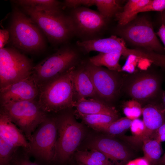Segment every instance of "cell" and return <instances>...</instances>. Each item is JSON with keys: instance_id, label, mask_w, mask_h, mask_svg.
<instances>
[{"instance_id": "cell-1", "label": "cell", "mask_w": 165, "mask_h": 165, "mask_svg": "<svg viewBox=\"0 0 165 165\" xmlns=\"http://www.w3.org/2000/svg\"><path fill=\"white\" fill-rule=\"evenodd\" d=\"M161 73L149 70L123 75L121 92L142 105L163 101L164 93ZM144 105V106H145Z\"/></svg>"}, {"instance_id": "cell-2", "label": "cell", "mask_w": 165, "mask_h": 165, "mask_svg": "<svg viewBox=\"0 0 165 165\" xmlns=\"http://www.w3.org/2000/svg\"><path fill=\"white\" fill-rule=\"evenodd\" d=\"M74 66L39 88L38 103L45 112H57L72 107Z\"/></svg>"}, {"instance_id": "cell-3", "label": "cell", "mask_w": 165, "mask_h": 165, "mask_svg": "<svg viewBox=\"0 0 165 165\" xmlns=\"http://www.w3.org/2000/svg\"><path fill=\"white\" fill-rule=\"evenodd\" d=\"M23 7L31 18L43 31L48 39L53 42H65L75 32L70 17L61 13L59 9H49Z\"/></svg>"}, {"instance_id": "cell-4", "label": "cell", "mask_w": 165, "mask_h": 165, "mask_svg": "<svg viewBox=\"0 0 165 165\" xmlns=\"http://www.w3.org/2000/svg\"><path fill=\"white\" fill-rule=\"evenodd\" d=\"M57 137L53 161L65 164L70 161L84 137L85 129L70 113L57 117Z\"/></svg>"}, {"instance_id": "cell-5", "label": "cell", "mask_w": 165, "mask_h": 165, "mask_svg": "<svg viewBox=\"0 0 165 165\" xmlns=\"http://www.w3.org/2000/svg\"><path fill=\"white\" fill-rule=\"evenodd\" d=\"M0 112L6 114L21 130L28 141L36 129L48 116L47 113L35 100L1 104Z\"/></svg>"}, {"instance_id": "cell-6", "label": "cell", "mask_w": 165, "mask_h": 165, "mask_svg": "<svg viewBox=\"0 0 165 165\" xmlns=\"http://www.w3.org/2000/svg\"><path fill=\"white\" fill-rule=\"evenodd\" d=\"M35 23L18 9L13 14L10 32L12 41L23 50L35 52L44 46L43 36Z\"/></svg>"}, {"instance_id": "cell-7", "label": "cell", "mask_w": 165, "mask_h": 165, "mask_svg": "<svg viewBox=\"0 0 165 165\" xmlns=\"http://www.w3.org/2000/svg\"><path fill=\"white\" fill-rule=\"evenodd\" d=\"M57 137V117L48 116L32 134L26 152L48 164L53 161Z\"/></svg>"}, {"instance_id": "cell-8", "label": "cell", "mask_w": 165, "mask_h": 165, "mask_svg": "<svg viewBox=\"0 0 165 165\" xmlns=\"http://www.w3.org/2000/svg\"><path fill=\"white\" fill-rule=\"evenodd\" d=\"M77 57L76 51L72 48L66 46L34 66L31 76L39 89L74 66Z\"/></svg>"}, {"instance_id": "cell-9", "label": "cell", "mask_w": 165, "mask_h": 165, "mask_svg": "<svg viewBox=\"0 0 165 165\" xmlns=\"http://www.w3.org/2000/svg\"><path fill=\"white\" fill-rule=\"evenodd\" d=\"M33 66L31 60L15 50L0 49V89L30 77Z\"/></svg>"}, {"instance_id": "cell-10", "label": "cell", "mask_w": 165, "mask_h": 165, "mask_svg": "<svg viewBox=\"0 0 165 165\" xmlns=\"http://www.w3.org/2000/svg\"><path fill=\"white\" fill-rule=\"evenodd\" d=\"M97 94L107 102L114 101L121 92L123 75L91 64L85 67Z\"/></svg>"}, {"instance_id": "cell-11", "label": "cell", "mask_w": 165, "mask_h": 165, "mask_svg": "<svg viewBox=\"0 0 165 165\" xmlns=\"http://www.w3.org/2000/svg\"><path fill=\"white\" fill-rule=\"evenodd\" d=\"M119 33L129 42L145 49L162 54L165 51L151 23L145 18H140L125 26L119 30Z\"/></svg>"}, {"instance_id": "cell-12", "label": "cell", "mask_w": 165, "mask_h": 165, "mask_svg": "<svg viewBox=\"0 0 165 165\" xmlns=\"http://www.w3.org/2000/svg\"><path fill=\"white\" fill-rule=\"evenodd\" d=\"M86 147L102 152L112 165H126L133 156L131 151L125 145L114 137L106 135L93 137L86 143Z\"/></svg>"}, {"instance_id": "cell-13", "label": "cell", "mask_w": 165, "mask_h": 165, "mask_svg": "<svg viewBox=\"0 0 165 165\" xmlns=\"http://www.w3.org/2000/svg\"><path fill=\"white\" fill-rule=\"evenodd\" d=\"M1 105L9 102L35 100L39 89L31 76L0 89Z\"/></svg>"}, {"instance_id": "cell-14", "label": "cell", "mask_w": 165, "mask_h": 165, "mask_svg": "<svg viewBox=\"0 0 165 165\" xmlns=\"http://www.w3.org/2000/svg\"><path fill=\"white\" fill-rule=\"evenodd\" d=\"M73 10L70 17L74 31L91 34L100 31L106 19L98 12L84 7H77Z\"/></svg>"}, {"instance_id": "cell-15", "label": "cell", "mask_w": 165, "mask_h": 165, "mask_svg": "<svg viewBox=\"0 0 165 165\" xmlns=\"http://www.w3.org/2000/svg\"><path fill=\"white\" fill-rule=\"evenodd\" d=\"M143 121L145 126L143 138H151L165 122V108L163 102L148 104L143 107Z\"/></svg>"}, {"instance_id": "cell-16", "label": "cell", "mask_w": 165, "mask_h": 165, "mask_svg": "<svg viewBox=\"0 0 165 165\" xmlns=\"http://www.w3.org/2000/svg\"><path fill=\"white\" fill-rule=\"evenodd\" d=\"M0 137L26 152L29 148L28 141L21 130L4 113L0 112Z\"/></svg>"}, {"instance_id": "cell-17", "label": "cell", "mask_w": 165, "mask_h": 165, "mask_svg": "<svg viewBox=\"0 0 165 165\" xmlns=\"http://www.w3.org/2000/svg\"><path fill=\"white\" fill-rule=\"evenodd\" d=\"M65 6L73 8L84 6H95L98 12L105 19L112 17L120 12L121 7L119 1L116 0H67Z\"/></svg>"}, {"instance_id": "cell-18", "label": "cell", "mask_w": 165, "mask_h": 165, "mask_svg": "<svg viewBox=\"0 0 165 165\" xmlns=\"http://www.w3.org/2000/svg\"><path fill=\"white\" fill-rule=\"evenodd\" d=\"M72 107H75L77 111L83 114H101L119 116L118 112L114 107L93 99L79 98L74 101Z\"/></svg>"}, {"instance_id": "cell-19", "label": "cell", "mask_w": 165, "mask_h": 165, "mask_svg": "<svg viewBox=\"0 0 165 165\" xmlns=\"http://www.w3.org/2000/svg\"><path fill=\"white\" fill-rule=\"evenodd\" d=\"M73 81L75 91L79 99L92 97L96 93L93 82L86 67L74 70Z\"/></svg>"}, {"instance_id": "cell-20", "label": "cell", "mask_w": 165, "mask_h": 165, "mask_svg": "<svg viewBox=\"0 0 165 165\" xmlns=\"http://www.w3.org/2000/svg\"><path fill=\"white\" fill-rule=\"evenodd\" d=\"M150 1V0H129L122 11L115 15L116 20L120 26H126L136 18L140 10Z\"/></svg>"}, {"instance_id": "cell-21", "label": "cell", "mask_w": 165, "mask_h": 165, "mask_svg": "<svg viewBox=\"0 0 165 165\" xmlns=\"http://www.w3.org/2000/svg\"><path fill=\"white\" fill-rule=\"evenodd\" d=\"M74 114L77 118L81 120L84 123L98 131L119 119V116L104 114H83L76 110Z\"/></svg>"}, {"instance_id": "cell-22", "label": "cell", "mask_w": 165, "mask_h": 165, "mask_svg": "<svg viewBox=\"0 0 165 165\" xmlns=\"http://www.w3.org/2000/svg\"><path fill=\"white\" fill-rule=\"evenodd\" d=\"M122 54L119 53H100L90 58L92 64L97 67L104 66L111 71L120 72L122 68L119 64Z\"/></svg>"}, {"instance_id": "cell-23", "label": "cell", "mask_w": 165, "mask_h": 165, "mask_svg": "<svg viewBox=\"0 0 165 165\" xmlns=\"http://www.w3.org/2000/svg\"><path fill=\"white\" fill-rule=\"evenodd\" d=\"M161 142L154 138L148 139L142 143L144 157L150 165H157L162 153Z\"/></svg>"}, {"instance_id": "cell-24", "label": "cell", "mask_w": 165, "mask_h": 165, "mask_svg": "<svg viewBox=\"0 0 165 165\" xmlns=\"http://www.w3.org/2000/svg\"><path fill=\"white\" fill-rule=\"evenodd\" d=\"M132 121L126 117L119 118L108 126L101 128L99 131L114 137L120 136L130 128Z\"/></svg>"}, {"instance_id": "cell-25", "label": "cell", "mask_w": 165, "mask_h": 165, "mask_svg": "<svg viewBox=\"0 0 165 165\" xmlns=\"http://www.w3.org/2000/svg\"><path fill=\"white\" fill-rule=\"evenodd\" d=\"M18 148L0 137V165H11L13 156Z\"/></svg>"}, {"instance_id": "cell-26", "label": "cell", "mask_w": 165, "mask_h": 165, "mask_svg": "<svg viewBox=\"0 0 165 165\" xmlns=\"http://www.w3.org/2000/svg\"><path fill=\"white\" fill-rule=\"evenodd\" d=\"M14 2L22 6H30L46 9H59L60 2L52 0H19Z\"/></svg>"}, {"instance_id": "cell-27", "label": "cell", "mask_w": 165, "mask_h": 165, "mask_svg": "<svg viewBox=\"0 0 165 165\" xmlns=\"http://www.w3.org/2000/svg\"><path fill=\"white\" fill-rule=\"evenodd\" d=\"M142 108L138 101L131 99L124 102L123 110L126 117L132 120L138 118L142 115Z\"/></svg>"}, {"instance_id": "cell-28", "label": "cell", "mask_w": 165, "mask_h": 165, "mask_svg": "<svg viewBox=\"0 0 165 165\" xmlns=\"http://www.w3.org/2000/svg\"><path fill=\"white\" fill-rule=\"evenodd\" d=\"M74 156L78 163L84 165H107L92 157L86 150L78 151Z\"/></svg>"}, {"instance_id": "cell-29", "label": "cell", "mask_w": 165, "mask_h": 165, "mask_svg": "<svg viewBox=\"0 0 165 165\" xmlns=\"http://www.w3.org/2000/svg\"><path fill=\"white\" fill-rule=\"evenodd\" d=\"M17 150L13 156L11 165H44L31 161L25 150L21 153H18Z\"/></svg>"}, {"instance_id": "cell-30", "label": "cell", "mask_w": 165, "mask_h": 165, "mask_svg": "<svg viewBox=\"0 0 165 165\" xmlns=\"http://www.w3.org/2000/svg\"><path fill=\"white\" fill-rule=\"evenodd\" d=\"M165 10V0H150L140 11L139 13L151 11L161 12Z\"/></svg>"}, {"instance_id": "cell-31", "label": "cell", "mask_w": 165, "mask_h": 165, "mask_svg": "<svg viewBox=\"0 0 165 165\" xmlns=\"http://www.w3.org/2000/svg\"><path fill=\"white\" fill-rule=\"evenodd\" d=\"M9 33L8 31L5 29L0 30V49L4 48V47L7 43L9 38Z\"/></svg>"}, {"instance_id": "cell-32", "label": "cell", "mask_w": 165, "mask_h": 165, "mask_svg": "<svg viewBox=\"0 0 165 165\" xmlns=\"http://www.w3.org/2000/svg\"><path fill=\"white\" fill-rule=\"evenodd\" d=\"M126 165H150L144 157L129 161Z\"/></svg>"}, {"instance_id": "cell-33", "label": "cell", "mask_w": 165, "mask_h": 165, "mask_svg": "<svg viewBox=\"0 0 165 165\" xmlns=\"http://www.w3.org/2000/svg\"><path fill=\"white\" fill-rule=\"evenodd\" d=\"M156 34L160 37L163 43L164 46V50L165 51V25L164 24H162L158 31L156 33Z\"/></svg>"}, {"instance_id": "cell-34", "label": "cell", "mask_w": 165, "mask_h": 165, "mask_svg": "<svg viewBox=\"0 0 165 165\" xmlns=\"http://www.w3.org/2000/svg\"><path fill=\"white\" fill-rule=\"evenodd\" d=\"M165 134V122L158 129L152 138L156 139L158 137Z\"/></svg>"}, {"instance_id": "cell-35", "label": "cell", "mask_w": 165, "mask_h": 165, "mask_svg": "<svg viewBox=\"0 0 165 165\" xmlns=\"http://www.w3.org/2000/svg\"><path fill=\"white\" fill-rule=\"evenodd\" d=\"M157 165H165V153L162 157H161Z\"/></svg>"}, {"instance_id": "cell-36", "label": "cell", "mask_w": 165, "mask_h": 165, "mask_svg": "<svg viewBox=\"0 0 165 165\" xmlns=\"http://www.w3.org/2000/svg\"><path fill=\"white\" fill-rule=\"evenodd\" d=\"M161 17L162 24L165 25V10L161 12Z\"/></svg>"}, {"instance_id": "cell-37", "label": "cell", "mask_w": 165, "mask_h": 165, "mask_svg": "<svg viewBox=\"0 0 165 165\" xmlns=\"http://www.w3.org/2000/svg\"><path fill=\"white\" fill-rule=\"evenodd\" d=\"M163 102L165 108V92H164L163 99Z\"/></svg>"}, {"instance_id": "cell-38", "label": "cell", "mask_w": 165, "mask_h": 165, "mask_svg": "<svg viewBox=\"0 0 165 165\" xmlns=\"http://www.w3.org/2000/svg\"><path fill=\"white\" fill-rule=\"evenodd\" d=\"M78 165H83V164H80V163H78Z\"/></svg>"}]
</instances>
